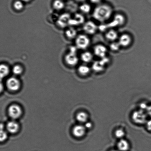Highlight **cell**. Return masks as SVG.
Masks as SVG:
<instances>
[{"label": "cell", "instance_id": "obj_24", "mask_svg": "<svg viewBox=\"0 0 151 151\" xmlns=\"http://www.w3.org/2000/svg\"><path fill=\"white\" fill-rule=\"evenodd\" d=\"M81 11L84 13H88L91 10V7L89 4H82L80 7Z\"/></svg>", "mask_w": 151, "mask_h": 151}, {"label": "cell", "instance_id": "obj_18", "mask_svg": "<svg viewBox=\"0 0 151 151\" xmlns=\"http://www.w3.org/2000/svg\"><path fill=\"white\" fill-rule=\"evenodd\" d=\"M118 147L121 151H127L129 149V144L128 142L124 139H121L118 143Z\"/></svg>", "mask_w": 151, "mask_h": 151}, {"label": "cell", "instance_id": "obj_19", "mask_svg": "<svg viewBox=\"0 0 151 151\" xmlns=\"http://www.w3.org/2000/svg\"><path fill=\"white\" fill-rule=\"evenodd\" d=\"M91 71L90 68L86 65H81L78 67V72L80 74L85 76L88 75Z\"/></svg>", "mask_w": 151, "mask_h": 151}, {"label": "cell", "instance_id": "obj_3", "mask_svg": "<svg viewBox=\"0 0 151 151\" xmlns=\"http://www.w3.org/2000/svg\"><path fill=\"white\" fill-rule=\"evenodd\" d=\"M76 47L72 46L70 47V52L66 56L65 60L69 66H75L78 63V59L76 56Z\"/></svg>", "mask_w": 151, "mask_h": 151}, {"label": "cell", "instance_id": "obj_27", "mask_svg": "<svg viewBox=\"0 0 151 151\" xmlns=\"http://www.w3.org/2000/svg\"><path fill=\"white\" fill-rule=\"evenodd\" d=\"M14 7L16 10H22L23 7V3L20 1H16L14 3Z\"/></svg>", "mask_w": 151, "mask_h": 151}, {"label": "cell", "instance_id": "obj_8", "mask_svg": "<svg viewBox=\"0 0 151 151\" xmlns=\"http://www.w3.org/2000/svg\"><path fill=\"white\" fill-rule=\"evenodd\" d=\"M93 51L95 55L101 59L106 57L108 49L105 46L99 44L95 46Z\"/></svg>", "mask_w": 151, "mask_h": 151}, {"label": "cell", "instance_id": "obj_21", "mask_svg": "<svg viewBox=\"0 0 151 151\" xmlns=\"http://www.w3.org/2000/svg\"><path fill=\"white\" fill-rule=\"evenodd\" d=\"M76 119L78 122L83 123L87 122L88 115L84 112H80L77 115Z\"/></svg>", "mask_w": 151, "mask_h": 151}, {"label": "cell", "instance_id": "obj_22", "mask_svg": "<svg viewBox=\"0 0 151 151\" xmlns=\"http://www.w3.org/2000/svg\"><path fill=\"white\" fill-rule=\"evenodd\" d=\"M65 34L68 38H73L76 36L77 32L74 28H70L66 31Z\"/></svg>", "mask_w": 151, "mask_h": 151}, {"label": "cell", "instance_id": "obj_35", "mask_svg": "<svg viewBox=\"0 0 151 151\" xmlns=\"http://www.w3.org/2000/svg\"><path fill=\"white\" fill-rule=\"evenodd\" d=\"M22 1H25V2H28V1H30V0H22Z\"/></svg>", "mask_w": 151, "mask_h": 151}, {"label": "cell", "instance_id": "obj_34", "mask_svg": "<svg viewBox=\"0 0 151 151\" xmlns=\"http://www.w3.org/2000/svg\"><path fill=\"white\" fill-rule=\"evenodd\" d=\"M102 0H90V1L93 4H97L100 3Z\"/></svg>", "mask_w": 151, "mask_h": 151}, {"label": "cell", "instance_id": "obj_31", "mask_svg": "<svg viewBox=\"0 0 151 151\" xmlns=\"http://www.w3.org/2000/svg\"><path fill=\"white\" fill-rule=\"evenodd\" d=\"M140 108H141V110L143 111V110H147V109L148 108V106L146 105L145 103H142L140 105Z\"/></svg>", "mask_w": 151, "mask_h": 151}, {"label": "cell", "instance_id": "obj_20", "mask_svg": "<svg viewBox=\"0 0 151 151\" xmlns=\"http://www.w3.org/2000/svg\"><path fill=\"white\" fill-rule=\"evenodd\" d=\"M9 72V69L8 66L5 64H1L0 66V74L1 79L6 76Z\"/></svg>", "mask_w": 151, "mask_h": 151}, {"label": "cell", "instance_id": "obj_28", "mask_svg": "<svg viewBox=\"0 0 151 151\" xmlns=\"http://www.w3.org/2000/svg\"><path fill=\"white\" fill-rule=\"evenodd\" d=\"M115 135L117 138L121 139L125 135V132L122 129H118L115 131Z\"/></svg>", "mask_w": 151, "mask_h": 151}, {"label": "cell", "instance_id": "obj_36", "mask_svg": "<svg viewBox=\"0 0 151 151\" xmlns=\"http://www.w3.org/2000/svg\"><path fill=\"white\" fill-rule=\"evenodd\" d=\"M77 1H85V0H77Z\"/></svg>", "mask_w": 151, "mask_h": 151}, {"label": "cell", "instance_id": "obj_30", "mask_svg": "<svg viewBox=\"0 0 151 151\" xmlns=\"http://www.w3.org/2000/svg\"><path fill=\"white\" fill-rule=\"evenodd\" d=\"M146 127L148 131H151V120L149 121L146 124Z\"/></svg>", "mask_w": 151, "mask_h": 151}, {"label": "cell", "instance_id": "obj_12", "mask_svg": "<svg viewBox=\"0 0 151 151\" xmlns=\"http://www.w3.org/2000/svg\"><path fill=\"white\" fill-rule=\"evenodd\" d=\"M70 19V15L68 13H65L62 14L57 20L58 25L62 28L66 27L67 25H69V22Z\"/></svg>", "mask_w": 151, "mask_h": 151}, {"label": "cell", "instance_id": "obj_6", "mask_svg": "<svg viewBox=\"0 0 151 151\" xmlns=\"http://www.w3.org/2000/svg\"><path fill=\"white\" fill-rule=\"evenodd\" d=\"M132 118L133 121L135 123L142 124L146 122L147 116L143 111L141 110L134 112Z\"/></svg>", "mask_w": 151, "mask_h": 151}, {"label": "cell", "instance_id": "obj_2", "mask_svg": "<svg viewBox=\"0 0 151 151\" xmlns=\"http://www.w3.org/2000/svg\"><path fill=\"white\" fill-rule=\"evenodd\" d=\"M125 22V17L122 14H117L114 16L113 20L109 24L102 25L99 27L100 30L104 31L107 28H111L123 26Z\"/></svg>", "mask_w": 151, "mask_h": 151}, {"label": "cell", "instance_id": "obj_32", "mask_svg": "<svg viewBox=\"0 0 151 151\" xmlns=\"http://www.w3.org/2000/svg\"><path fill=\"white\" fill-rule=\"evenodd\" d=\"M92 127V124L89 122H87L85 124V127L86 128L89 129Z\"/></svg>", "mask_w": 151, "mask_h": 151}, {"label": "cell", "instance_id": "obj_23", "mask_svg": "<svg viewBox=\"0 0 151 151\" xmlns=\"http://www.w3.org/2000/svg\"><path fill=\"white\" fill-rule=\"evenodd\" d=\"M53 6L56 9L59 10L63 8L64 7V4L61 0H55L53 4Z\"/></svg>", "mask_w": 151, "mask_h": 151}, {"label": "cell", "instance_id": "obj_16", "mask_svg": "<svg viewBox=\"0 0 151 151\" xmlns=\"http://www.w3.org/2000/svg\"><path fill=\"white\" fill-rule=\"evenodd\" d=\"M6 128L9 132L11 134H14L18 131L19 125L15 121H11L7 124Z\"/></svg>", "mask_w": 151, "mask_h": 151}, {"label": "cell", "instance_id": "obj_17", "mask_svg": "<svg viewBox=\"0 0 151 151\" xmlns=\"http://www.w3.org/2000/svg\"><path fill=\"white\" fill-rule=\"evenodd\" d=\"M81 60L86 63H89L92 61L93 56L89 51H85L83 53L81 56Z\"/></svg>", "mask_w": 151, "mask_h": 151}, {"label": "cell", "instance_id": "obj_10", "mask_svg": "<svg viewBox=\"0 0 151 151\" xmlns=\"http://www.w3.org/2000/svg\"><path fill=\"white\" fill-rule=\"evenodd\" d=\"M6 85L7 88L10 91H17L20 88V81L17 78L10 77L7 79Z\"/></svg>", "mask_w": 151, "mask_h": 151}, {"label": "cell", "instance_id": "obj_7", "mask_svg": "<svg viewBox=\"0 0 151 151\" xmlns=\"http://www.w3.org/2000/svg\"><path fill=\"white\" fill-rule=\"evenodd\" d=\"M98 29L99 27L92 21H88L86 22L83 27L84 32L89 35H94Z\"/></svg>", "mask_w": 151, "mask_h": 151}, {"label": "cell", "instance_id": "obj_11", "mask_svg": "<svg viewBox=\"0 0 151 151\" xmlns=\"http://www.w3.org/2000/svg\"><path fill=\"white\" fill-rule=\"evenodd\" d=\"M132 42V38L131 35L128 34H122L118 38V42L121 47H128L130 45Z\"/></svg>", "mask_w": 151, "mask_h": 151}, {"label": "cell", "instance_id": "obj_26", "mask_svg": "<svg viewBox=\"0 0 151 151\" xmlns=\"http://www.w3.org/2000/svg\"><path fill=\"white\" fill-rule=\"evenodd\" d=\"M121 46L118 42H113L109 45V48L113 51H117L119 50Z\"/></svg>", "mask_w": 151, "mask_h": 151}, {"label": "cell", "instance_id": "obj_4", "mask_svg": "<svg viewBox=\"0 0 151 151\" xmlns=\"http://www.w3.org/2000/svg\"><path fill=\"white\" fill-rule=\"evenodd\" d=\"M90 43V40L87 35H78L76 40V44L77 48L85 50L88 48Z\"/></svg>", "mask_w": 151, "mask_h": 151}, {"label": "cell", "instance_id": "obj_33", "mask_svg": "<svg viewBox=\"0 0 151 151\" xmlns=\"http://www.w3.org/2000/svg\"><path fill=\"white\" fill-rule=\"evenodd\" d=\"M146 111H147L148 114L149 116H151V105L150 106H148L147 110Z\"/></svg>", "mask_w": 151, "mask_h": 151}, {"label": "cell", "instance_id": "obj_9", "mask_svg": "<svg viewBox=\"0 0 151 151\" xmlns=\"http://www.w3.org/2000/svg\"><path fill=\"white\" fill-rule=\"evenodd\" d=\"M9 115L13 119H17L22 114V110L20 106L17 105H13L9 108Z\"/></svg>", "mask_w": 151, "mask_h": 151}, {"label": "cell", "instance_id": "obj_15", "mask_svg": "<svg viewBox=\"0 0 151 151\" xmlns=\"http://www.w3.org/2000/svg\"><path fill=\"white\" fill-rule=\"evenodd\" d=\"M85 126L81 125H76L73 129V133L76 137H83L85 134Z\"/></svg>", "mask_w": 151, "mask_h": 151}, {"label": "cell", "instance_id": "obj_5", "mask_svg": "<svg viewBox=\"0 0 151 151\" xmlns=\"http://www.w3.org/2000/svg\"><path fill=\"white\" fill-rule=\"evenodd\" d=\"M109 58L106 57L101 59V60L94 62L92 66V69L94 72H100L104 70L105 66L109 63Z\"/></svg>", "mask_w": 151, "mask_h": 151}, {"label": "cell", "instance_id": "obj_29", "mask_svg": "<svg viewBox=\"0 0 151 151\" xmlns=\"http://www.w3.org/2000/svg\"><path fill=\"white\" fill-rule=\"evenodd\" d=\"M7 134L4 130H1V141H4L7 137Z\"/></svg>", "mask_w": 151, "mask_h": 151}, {"label": "cell", "instance_id": "obj_13", "mask_svg": "<svg viewBox=\"0 0 151 151\" xmlns=\"http://www.w3.org/2000/svg\"><path fill=\"white\" fill-rule=\"evenodd\" d=\"M85 20L83 16L79 13H77L75 16L74 18L70 19L69 22V25L71 26H76L82 24Z\"/></svg>", "mask_w": 151, "mask_h": 151}, {"label": "cell", "instance_id": "obj_25", "mask_svg": "<svg viewBox=\"0 0 151 151\" xmlns=\"http://www.w3.org/2000/svg\"><path fill=\"white\" fill-rule=\"evenodd\" d=\"M23 72V69L21 66L19 65H16L13 66V72L15 75L20 74Z\"/></svg>", "mask_w": 151, "mask_h": 151}, {"label": "cell", "instance_id": "obj_14", "mask_svg": "<svg viewBox=\"0 0 151 151\" xmlns=\"http://www.w3.org/2000/svg\"><path fill=\"white\" fill-rule=\"evenodd\" d=\"M105 37L108 40L114 42L118 38V33L114 30L111 29L106 33Z\"/></svg>", "mask_w": 151, "mask_h": 151}, {"label": "cell", "instance_id": "obj_37", "mask_svg": "<svg viewBox=\"0 0 151 151\" xmlns=\"http://www.w3.org/2000/svg\"><path fill=\"white\" fill-rule=\"evenodd\" d=\"M111 151H118L114 150H112Z\"/></svg>", "mask_w": 151, "mask_h": 151}, {"label": "cell", "instance_id": "obj_1", "mask_svg": "<svg viewBox=\"0 0 151 151\" xmlns=\"http://www.w3.org/2000/svg\"><path fill=\"white\" fill-rule=\"evenodd\" d=\"M113 13L112 7L107 4H102L97 6L93 13V17L98 22L104 23L110 19Z\"/></svg>", "mask_w": 151, "mask_h": 151}]
</instances>
